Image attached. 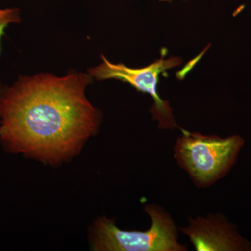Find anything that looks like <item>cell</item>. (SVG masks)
<instances>
[{
	"instance_id": "1",
	"label": "cell",
	"mask_w": 251,
	"mask_h": 251,
	"mask_svg": "<svg viewBox=\"0 0 251 251\" xmlns=\"http://www.w3.org/2000/svg\"><path fill=\"white\" fill-rule=\"evenodd\" d=\"M92 76L23 77L0 91V135L11 151L56 163L77 152L96 130L99 115L86 99Z\"/></svg>"
},
{
	"instance_id": "2",
	"label": "cell",
	"mask_w": 251,
	"mask_h": 251,
	"mask_svg": "<svg viewBox=\"0 0 251 251\" xmlns=\"http://www.w3.org/2000/svg\"><path fill=\"white\" fill-rule=\"evenodd\" d=\"M244 140L239 135L223 138L181 129L175 142L174 157L198 188L210 187L235 164Z\"/></svg>"
},
{
	"instance_id": "3",
	"label": "cell",
	"mask_w": 251,
	"mask_h": 251,
	"mask_svg": "<svg viewBox=\"0 0 251 251\" xmlns=\"http://www.w3.org/2000/svg\"><path fill=\"white\" fill-rule=\"evenodd\" d=\"M151 220L146 231L119 229L112 220L100 218L95 224L94 249L105 251H186L178 239V229L166 209L158 204L145 206Z\"/></svg>"
},
{
	"instance_id": "4",
	"label": "cell",
	"mask_w": 251,
	"mask_h": 251,
	"mask_svg": "<svg viewBox=\"0 0 251 251\" xmlns=\"http://www.w3.org/2000/svg\"><path fill=\"white\" fill-rule=\"evenodd\" d=\"M168 50L163 48L159 59L147 67L138 69L126 67L123 64H113L102 56L103 62L90 69L88 72L91 76L97 80L114 79L123 81L134 87L135 90L149 94L153 100V105L150 111L153 118L158 120V128L161 129L180 128L175 121L169 102L161 99L157 90L161 74H166L167 70H171L182 64V59L180 57L166 58Z\"/></svg>"
},
{
	"instance_id": "5",
	"label": "cell",
	"mask_w": 251,
	"mask_h": 251,
	"mask_svg": "<svg viewBox=\"0 0 251 251\" xmlns=\"http://www.w3.org/2000/svg\"><path fill=\"white\" fill-rule=\"evenodd\" d=\"M188 221V226L179 229L197 251H251V242L241 237L223 214L190 217Z\"/></svg>"
},
{
	"instance_id": "6",
	"label": "cell",
	"mask_w": 251,
	"mask_h": 251,
	"mask_svg": "<svg viewBox=\"0 0 251 251\" xmlns=\"http://www.w3.org/2000/svg\"><path fill=\"white\" fill-rule=\"evenodd\" d=\"M20 21L19 11L17 9H0V41L1 36L4 34V30L11 23ZM1 52V45H0Z\"/></svg>"
},
{
	"instance_id": "7",
	"label": "cell",
	"mask_w": 251,
	"mask_h": 251,
	"mask_svg": "<svg viewBox=\"0 0 251 251\" xmlns=\"http://www.w3.org/2000/svg\"><path fill=\"white\" fill-rule=\"evenodd\" d=\"M158 1H162V2L171 3L174 1L175 0H158Z\"/></svg>"
}]
</instances>
